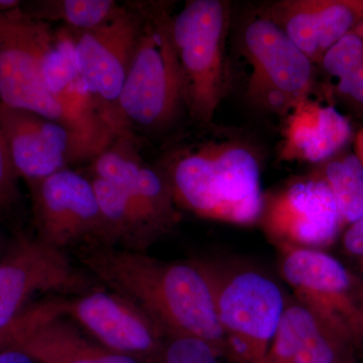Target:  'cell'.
Returning <instances> with one entry per match:
<instances>
[{
    "label": "cell",
    "mask_w": 363,
    "mask_h": 363,
    "mask_svg": "<svg viewBox=\"0 0 363 363\" xmlns=\"http://www.w3.org/2000/svg\"><path fill=\"white\" fill-rule=\"evenodd\" d=\"M78 257L112 292L142 308L166 337L200 338L219 357H229L211 281L201 262H164L101 245L83 247Z\"/></svg>",
    "instance_id": "6da1fadb"
},
{
    "label": "cell",
    "mask_w": 363,
    "mask_h": 363,
    "mask_svg": "<svg viewBox=\"0 0 363 363\" xmlns=\"http://www.w3.org/2000/svg\"><path fill=\"white\" fill-rule=\"evenodd\" d=\"M162 172L177 207L227 223L248 225L259 221V164L247 143L208 140L174 155Z\"/></svg>",
    "instance_id": "7a4b0ae2"
},
{
    "label": "cell",
    "mask_w": 363,
    "mask_h": 363,
    "mask_svg": "<svg viewBox=\"0 0 363 363\" xmlns=\"http://www.w3.org/2000/svg\"><path fill=\"white\" fill-rule=\"evenodd\" d=\"M138 2L142 26L116 111L128 128L133 124L143 130H162L185 107L183 74L173 35V4Z\"/></svg>",
    "instance_id": "3957f363"
},
{
    "label": "cell",
    "mask_w": 363,
    "mask_h": 363,
    "mask_svg": "<svg viewBox=\"0 0 363 363\" xmlns=\"http://www.w3.org/2000/svg\"><path fill=\"white\" fill-rule=\"evenodd\" d=\"M230 18V2L224 0H190L174 16L185 107L200 125L212 123L228 92L226 40Z\"/></svg>",
    "instance_id": "277c9868"
},
{
    "label": "cell",
    "mask_w": 363,
    "mask_h": 363,
    "mask_svg": "<svg viewBox=\"0 0 363 363\" xmlns=\"http://www.w3.org/2000/svg\"><path fill=\"white\" fill-rule=\"evenodd\" d=\"M201 262L211 281L217 316L228 344V359L262 362L285 310L281 289L253 269H225Z\"/></svg>",
    "instance_id": "5b68a950"
},
{
    "label": "cell",
    "mask_w": 363,
    "mask_h": 363,
    "mask_svg": "<svg viewBox=\"0 0 363 363\" xmlns=\"http://www.w3.org/2000/svg\"><path fill=\"white\" fill-rule=\"evenodd\" d=\"M240 48L250 66L247 98L253 107L285 119L309 97L314 64L274 21L260 13L247 21Z\"/></svg>",
    "instance_id": "8992f818"
},
{
    "label": "cell",
    "mask_w": 363,
    "mask_h": 363,
    "mask_svg": "<svg viewBox=\"0 0 363 363\" xmlns=\"http://www.w3.org/2000/svg\"><path fill=\"white\" fill-rule=\"evenodd\" d=\"M54 33L49 23L33 18L23 6L0 14V104L68 126L40 68L43 50Z\"/></svg>",
    "instance_id": "52a82bcc"
},
{
    "label": "cell",
    "mask_w": 363,
    "mask_h": 363,
    "mask_svg": "<svg viewBox=\"0 0 363 363\" xmlns=\"http://www.w3.org/2000/svg\"><path fill=\"white\" fill-rule=\"evenodd\" d=\"M0 124L16 174L35 185L109 147L65 124L0 104Z\"/></svg>",
    "instance_id": "ba28073f"
},
{
    "label": "cell",
    "mask_w": 363,
    "mask_h": 363,
    "mask_svg": "<svg viewBox=\"0 0 363 363\" xmlns=\"http://www.w3.org/2000/svg\"><path fill=\"white\" fill-rule=\"evenodd\" d=\"M281 271L298 303L346 341L363 333V312L352 297V279L340 262L313 248L281 247Z\"/></svg>",
    "instance_id": "9c48e42d"
},
{
    "label": "cell",
    "mask_w": 363,
    "mask_h": 363,
    "mask_svg": "<svg viewBox=\"0 0 363 363\" xmlns=\"http://www.w3.org/2000/svg\"><path fill=\"white\" fill-rule=\"evenodd\" d=\"M259 221L279 247L313 248L328 245L337 235V203L324 178L300 179L262 197Z\"/></svg>",
    "instance_id": "30bf717a"
},
{
    "label": "cell",
    "mask_w": 363,
    "mask_h": 363,
    "mask_svg": "<svg viewBox=\"0 0 363 363\" xmlns=\"http://www.w3.org/2000/svg\"><path fill=\"white\" fill-rule=\"evenodd\" d=\"M84 285L85 279L72 267L63 250L18 234L0 260V337L11 347L9 325L25 311L35 294L79 291Z\"/></svg>",
    "instance_id": "8fae6325"
},
{
    "label": "cell",
    "mask_w": 363,
    "mask_h": 363,
    "mask_svg": "<svg viewBox=\"0 0 363 363\" xmlns=\"http://www.w3.org/2000/svg\"><path fill=\"white\" fill-rule=\"evenodd\" d=\"M28 189L35 238L63 250L83 240L105 245L104 223L90 179L65 169Z\"/></svg>",
    "instance_id": "7c38bea8"
},
{
    "label": "cell",
    "mask_w": 363,
    "mask_h": 363,
    "mask_svg": "<svg viewBox=\"0 0 363 363\" xmlns=\"http://www.w3.org/2000/svg\"><path fill=\"white\" fill-rule=\"evenodd\" d=\"M142 26L140 2L123 4L108 21L87 30H71L79 75L91 94L116 109Z\"/></svg>",
    "instance_id": "4fadbf2b"
},
{
    "label": "cell",
    "mask_w": 363,
    "mask_h": 363,
    "mask_svg": "<svg viewBox=\"0 0 363 363\" xmlns=\"http://www.w3.org/2000/svg\"><path fill=\"white\" fill-rule=\"evenodd\" d=\"M68 315L107 350L143 363L159 362L167 339L164 332L123 296L93 291L69 301Z\"/></svg>",
    "instance_id": "5bb4252c"
},
{
    "label": "cell",
    "mask_w": 363,
    "mask_h": 363,
    "mask_svg": "<svg viewBox=\"0 0 363 363\" xmlns=\"http://www.w3.org/2000/svg\"><path fill=\"white\" fill-rule=\"evenodd\" d=\"M260 14L279 26L313 64L363 20V1L279 0Z\"/></svg>",
    "instance_id": "9a60e30c"
},
{
    "label": "cell",
    "mask_w": 363,
    "mask_h": 363,
    "mask_svg": "<svg viewBox=\"0 0 363 363\" xmlns=\"http://www.w3.org/2000/svg\"><path fill=\"white\" fill-rule=\"evenodd\" d=\"M93 177L121 186L160 223L171 230L180 220L164 173L147 166L138 154L130 131L121 133L92 162Z\"/></svg>",
    "instance_id": "2e32d148"
},
{
    "label": "cell",
    "mask_w": 363,
    "mask_h": 363,
    "mask_svg": "<svg viewBox=\"0 0 363 363\" xmlns=\"http://www.w3.org/2000/svg\"><path fill=\"white\" fill-rule=\"evenodd\" d=\"M346 342L304 305H286L260 363H354Z\"/></svg>",
    "instance_id": "e0dca14e"
},
{
    "label": "cell",
    "mask_w": 363,
    "mask_h": 363,
    "mask_svg": "<svg viewBox=\"0 0 363 363\" xmlns=\"http://www.w3.org/2000/svg\"><path fill=\"white\" fill-rule=\"evenodd\" d=\"M350 121L331 105L306 98L285 118L281 157L286 161L321 162L350 140Z\"/></svg>",
    "instance_id": "ac0fdd59"
},
{
    "label": "cell",
    "mask_w": 363,
    "mask_h": 363,
    "mask_svg": "<svg viewBox=\"0 0 363 363\" xmlns=\"http://www.w3.org/2000/svg\"><path fill=\"white\" fill-rule=\"evenodd\" d=\"M11 348L39 363H143L90 342L62 318H44L21 333Z\"/></svg>",
    "instance_id": "d6986e66"
},
{
    "label": "cell",
    "mask_w": 363,
    "mask_h": 363,
    "mask_svg": "<svg viewBox=\"0 0 363 363\" xmlns=\"http://www.w3.org/2000/svg\"><path fill=\"white\" fill-rule=\"evenodd\" d=\"M99 203L105 228V245H121L142 252L168 229L121 186L104 179H90Z\"/></svg>",
    "instance_id": "ffe728a7"
},
{
    "label": "cell",
    "mask_w": 363,
    "mask_h": 363,
    "mask_svg": "<svg viewBox=\"0 0 363 363\" xmlns=\"http://www.w3.org/2000/svg\"><path fill=\"white\" fill-rule=\"evenodd\" d=\"M113 0H45L23 2V9L37 20L63 21L72 30H87L108 21L121 9Z\"/></svg>",
    "instance_id": "44dd1931"
},
{
    "label": "cell",
    "mask_w": 363,
    "mask_h": 363,
    "mask_svg": "<svg viewBox=\"0 0 363 363\" xmlns=\"http://www.w3.org/2000/svg\"><path fill=\"white\" fill-rule=\"evenodd\" d=\"M343 221L354 223L363 215V166L357 155L333 160L325 169Z\"/></svg>",
    "instance_id": "7402d4cb"
},
{
    "label": "cell",
    "mask_w": 363,
    "mask_h": 363,
    "mask_svg": "<svg viewBox=\"0 0 363 363\" xmlns=\"http://www.w3.org/2000/svg\"><path fill=\"white\" fill-rule=\"evenodd\" d=\"M320 63L329 75L339 79L363 63V30L355 26L325 52Z\"/></svg>",
    "instance_id": "603a6c76"
},
{
    "label": "cell",
    "mask_w": 363,
    "mask_h": 363,
    "mask_svg": "<svg viewBox=\"0 0 363 363\" xmlns=\"http://www.w3.org/2000/svg\"><path fill=\"white\" fill-rule=\"evenodd\" d=\"M206 341L193 336L167 337L157 363H220Z\"/></svg>",
    "instance_id": "cb8c5ba5"
},
{
    "label": "cell",
    "mask_w": 363,
    "mask_h": 363,
    "mask_svg": "<svg viewBox=\"0 0 363 363\" xmlns=\"http://www.w3.org/2000/svg\"><path fill=\"white\" fill-rule=\"evenodd\" d=\"M20 180L0 124V215L11 213L20 204Z\"/></svg>",
    "instance_id": "d4e9b609"
},
{
    "label": "cell",
    "mask_w": 363,
    "mask_h": 363,
    "mask_svg": "<svg viewBox=\"0 0 363 363\" xmlns=\"http://www.w3.org/2000/svg\"><path fill=\"white\" fill-rule=\"evenodd\" d=\"M336 92L346 104L363 111V63L348 75L339 79Z\"/></svg>",
    "instance_id": "484cf974"
},
{
    "label": "cell",
    "mask_w": 363,
    "mask_h": 363,
    "mask_svg": "<svg viewBox=\"0 0 363 363\" xmlns=\"http://www.w3.org/2000/svg\"><path fill=\"white\" fill-rule=\"evenodd\" d=\"M344 245L351 255L359 257L363 262V215L348 229L344 236Z\"/></svg>",
    "instance_id": "4316f807"
},
{
    "label": "cell",
    "mask_w": 363,
    "mask_h": 363,
    "mask_svg": "<svg viewBox=\"0 0 363 363\" xmlns=\"http://www.w3.org/2000/svg\"><path fill=\"white\" fill-rule=\"evenodd\" d=\"M0 363H39L26 351L18 348H7L0 351Z\"/></svg>",
    "instance_id": "83f0119b"
},
{
    "label": "cell",
    "mask_w": 363,
    "mask_h": 363,
    "mask_svg": "<svg viewBox=\"0 0 363 363\" xmlns=\"http://www.w3.org/2000/svg\"><path fill=\"white\" fill-rule=\"evenodd\" d=\"M23 4V2L20 0H0V14L20 9Z\"/></svg>",
    "instance_id": "f1b7e54d"
},
{
    "label": "cell",
    "mask_w": 363,
    "mask_h": 363,
    "mask_svg": "<svg viewBox=\"0 0 363 363\" xmlns=\"http://www.w3.org/2000/svg\"><path fill=\"white\" fill-rule=\"evenodd\" d=\"M355 155L360 160L363 166V128L358 133L355 140Z\"/></svg>",
    "instance_id": "f546056e"
},
{
    "label": "cell",
    "mask_w": 363,
    "mask_h": 363,
    "mask_svg": "<svg viewBox=\"0 0 363 363\" xmlns=\"http://www.w3.org/2000/svg\"><path fill=\"white\" fill-rule=\"evenodd\" d=\"M9 347V342L6 339L0 337V351L7 350Z\"/></svg>",
    "instance_id": "4dcf8cb0"
},
{
    "label": "cell",
    "mask_w": 363,
    "mask_h": 363,
    "mask_svg": "<svg viewBox=\"0 0 363 363\" xmlns=\"http://www.w3.org/2000/svg\"><path fill=\"white\" fill-rule=\"evenodd\" d=\"M0 241H1V240H0Z\"/></svg>",
    "instance_id": "1f68e13d"
}]
</instances>
